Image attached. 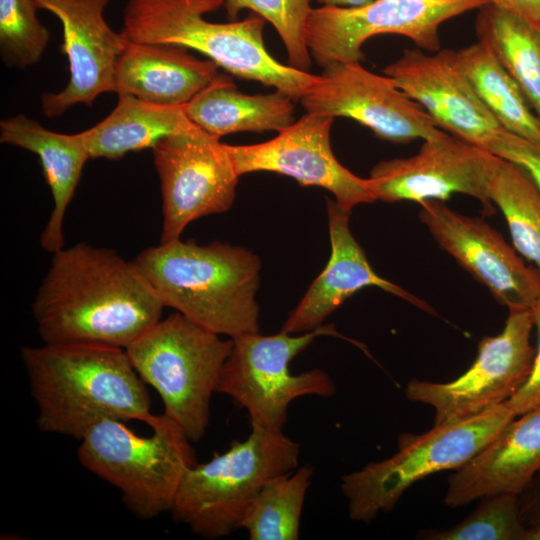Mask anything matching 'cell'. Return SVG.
Listing matches in <instances>:
<instances>
[{"label": "cell", "mask_w": 540, "mask_h": 540, "mask_svg": "<svg viewBox=\"0 0 540 540\" xmlns=\"http://www.w3.org/2000/svg\"><path fill=\"white\" fill-rule=\"evenodd\" d=\"M540 470V406L514 418L448 478L444 502L459 507L484 497L520 495Z\"/></svg>", "instance_id": "cell-20"}, {"label": "cell", "mask_w": 540, "mask_h": 540, "mask_svg": "<svg viewBox=\"0 0 540 540\" xmlns=\"http://www.w3.org/2000/svg\"><path fill=\"white\" fill-rule=\"evenodd\" d=\"M193 125L184 106H159L118 95L112 112L85 132L91 159L118 160L129 152L152 149L164 137Z\"/></svg>", "instance_id": "cell-24"}, {"label": "cell", "mask_w": 540, "mask_h": 540, "mask_svg": "<svg viewBox=\"0 0 540 540\" xmlns=\"http://www.w3.org/2000/svg\"><path fill=\"white\" fill-rule=\"evenodd\" d=\"M1 143L36 154L49 185L53 208L41 233V247L51 254L64 247L63 223L85 163L91 159L86 132L57 133L23 114L0 122Z\"/></svg>", "instance_id": "cell-22"}, {"label": "cell", "mask_w": 540, "mask_h": 540, "mask_svg": "<svg viewBox=\"0 0 540 540\" xmlns=\"http://www.w3.org/2000/svg\"><path fill=\"white\" fill-rule=\"evenodd\" d=\"M334 118L306 112L273 139L252 145H227L239 176L269 171L295 179L302 186H318L332 193L342 207L376 201L367 178L345 168L330 143Z\"/></svg>", "instance_id": "cell-15"}, {"label": "cell", "mask_w": 540, "mask_h": 540, "mask_svg": "<svg viewBox=\"0 0 540 540\" xmlns=\"http://www.w3.org/2000/svg\"><path fill=\"white\" fill-rule=\"evenodd\" d=\"M374 0H318L323 6L358 7L366 5Z\"/></svg>", "instance_id": "cell-36"}, {"label": "cell", "mask_w": 540, "mask_h": 540, "mask_svg": "<svg viewBox=\"0 0 540 540\" xmlns=\"http://www.w3.org/2000/svg\"><path fill=\"white\" fill-rule=\"evenodd\" d=\"M351 210L327 199L331 254L327 266L312 282L281 330L300 334L315 330L348 298L365 287H377L417 308L434 313L432 307L402 287L379 276L349 227Z\"/></svg>", "instance_id": "cell-19"}, {"label": "cell", "mask_w": 540, "mask_h": 540, "mask_svg": "<svg viewBox=\"0 0 540 540\" xmlns=\"http://www.w3.org/2000/svg\"><path fill=\"white\" fill-rule=\"evenodd\" d=\"M514 418L504 402L468 419L433 425L422 434L402 433L395 454L342 476L340 487L349 517L370 523L380 513L391 511L414 483L462 467Z\"/></svg>", "instance_id": "cell-7"}, {"label": "cell", "mask_w": 540, "mask_h": 540, "mask_svg": "<svg viewBox=\"0 0 540 540\" xmlns=\"http://www.w3.org/2000/svg\"><path fill=\"white\" fill-rule=\"evenodd\" d=\"M38 10L33 0H0V49L8 65L26 68L42 57L50 34Z\"/></svg>", "instance_id": "cell-30"}, {"label": "cell", "mask_w": 540, "mask_h": 540, "mask_svg": "<svg viewBox=\"0 0 540 540\" xmlns=\"http://www.w3.org/2000/svg\"><path fill=\"white\" fill-rule=\"evenodd\" d=\"M162 194L161 242L180 239L194 220L228 211L239 174L227 144L196 124L152 147Z\"/></svg>", "instance_id": "cell-12"}, {"label": "cell", "mask_w": 540, "mask_h": 540, "mask_svg": "<svg viewBox=\"0 0 540 540\" xmlns=\"http://www.w3.org/2000/svg\"><path fill=\"white\" fill-rule=\"evenodd\" d=\"M227 16L234 21L242 9H250L278 32L292 67L307 71L311 55L305 42L310 0H224Z\"/></svg>", "instance_id": "cell-31"}, {"label": "cell", "mask_w": 540, "mask_h": 540, "mask_svg": "<svg viewBox=\"0 0 540 540\" xmlns=\"http://www.w3.org/2000/svg\"><path fill=\"white\" fill-rule=\"evenodd\" d=\"M520 513L519 495L501 493L482 498L478 507L457 525L444 530H423L429 540H524L526 527Z\"/></svg>", "instance_id": "cell-29"}, {"label": "cell", "mask_w": 540, "mask_h": 540, "mask_svg": "<svg viewBox=\"0 0 540 540\" xmlns=\"http://www.w3.org/2000/svg\"><path fill=\"white\" fill-rule=\"evenodd\" d=\"M38 9L54 14L63 30L61 51L69 62V80L57 93L42 95V110L49 118L77 104L92 106L103 93H114L117 60L127 40L106 22L109 0H33Z\"/></svg>", "instance_id": "cell-17"}, {"label": "cell", "mask_w": 540, "mask_h": 540, "mask_svg": "<svg viewBox=\"0 0 540 540\" xmlns=\"http://www.w3.org/2000/svg\"><path fill=\"white\" fill-rule=\"evenodd\" d=\"M224 0H128L121 34L133 43L163 44L195 50L230 74L260 82L299 100L317 75L275 59L263 40L265 20L215 23L204 15Z\"/></svg>", "instance_id": "cell-4"}, {"label": "cell", "mask_w": 540, "mask_h": 540, "mask_svg": "<svg viewBox=\"0 0 540 540\" xmlns=\"http://www.w3.org/2000/svg\"><path fill=\"white\" fill-rule=\"evenodd\" d=\"M458 66L501 127L540 143V120L518 85L479 41L455 51Z\"/></svg>", "instance_id": "cell-26"}, {"label": "cell", "mask_w": 540, "mask_h": 540, "mask_svg": "<svg viewBox=\"0 0 540 540\" xmlns=\"http://www.w3.org/2000/svg\"><path fill=\"white\" fill-rule=\"evenodd\" d=\"M419 218L441 249L507 308L531 305L540 297V270L483 219L461 214L444 201L420 204Z\"/></svg>", "instance_id": "cell-16"}, {"label": "cell", "mask_w": 540, "mask_h": 540, "mask_svg": "<svg viewBox=\"0 0 540 540\" xmlns=\"http://www.w3.org/2000/svg\"><path fill=\"white\" fill-rule=\"evenodd\" d=\"M423 141L415 155L372 168L367 182L375 200L421 204L458 193L475 198L486 214H493L490 188L501 158L443 130Z\"/></svg>", "instance_id": "cell-13"}, {"label": "cell", "mask_w": 540, "mask_h": 540, "mask_svg": "<svg viewBox=\"0 0 540 540\" xmlns=\"http://www.w3.org/2000/svg\"><path fill=\"white\" fill-rule=\"evenodd\" d=\"M533 326L531 307L508 308L503 330L479 341L477 356L462 375L446 383L412 379L406 398L433 407L434 425L468 419L506 402L531 373Z\"/></svg>", "instance_id": "cell-11"}, {"label": "cell", "mask_w": 540, "mask_h": 540, "mask_svg": "<svg viewBox=\"0 0 540 540\" xmlns=\"http://www.w3.org/2000/svg\"><path fill=\"white\" fill-rule=\"evenodd\" d=\"M383 73L450 134L485 148L503 130L458 66L454 50L406 49Z\"/></svg>", "instance_id": "cell-18"}, {"label": "cell", "mask_w": 540, "mask_h": 540, "mask_svg": "<svg viewBox=\"0 0 540 540\" xmlns=\"http://www.w3.org/2000/svg\"><path fill=\"white\" fill-rule=\"evenodd\" d=\"M498 157L522 166L540 190V143L501 130L485 146Z\"/></svg>", "instance_id": "cell-32"}, {"label": "cell", "mask_w": 540, "mask_h": 540, "mask_svg": "<svg viewBox=\"0 0 540 540\" xmlns=\"http://www.w3.org/2000/svg\"><path fill=\"white\" fill-rule=\"evenodd\" d=\"M218 65L174 45L127 41L114 74V93L166 106L187 105L220 75Z\"/></svg>", "instance_id": "cell-21"}, {"label": "cell", "mask_w": 540, "mask_h": 540, "mask_svg": "<svg viewBox=\"0 0 540 540\" xmlns=\"http://www.w3.org/2000/svg\"><path fill=\"white\" fill-rule=\"evenodd\" d=\"M299 101L306 112L353 119L394 143L425 140L441 130L391 77L375 74L361 62L324 67Z\"/></svg>", "instance_id": "cell-14"}, {"label": "cell", "mask_w": 540, "mask_h": 540, "mask_svg": "<svg viewBox=\"0 0 540 540\" xmlns=\"http://www.w3.org/2000/svg\"><path fill=\"white\" fill-rule=\"evenodd\" d=\"M488 0H374L358 7L311 8L305 42L322 68L332 63L361 62L362 45L379 34H397L418 48L441 49L439 29L445 21L479 9Z\"/></svg>", "instance_id": "cell-10"}, {"label": "cell", "mask_w": 540, "mask_h": 540, "mask_svg": "<svg viewBox=\"0 0 540 540\" xmlns=\"http://www.w3.org/2000/svg\"><path fill=\"white\" fill-rule=\"evenodd\" d=\"M231 347L232 338L222 339L175 312L125 350L144 383L159 394L163 413L197 442L207 431L211 397Z\"/></svg>", "instance_id": "cell-8"}, {"label": "cell", "mask_w": 540, "mask_h": 540, "mask_svg": "<svg viewBox=\"0 0 540 540\" xmlns=\"http://www.w3.org/2000/svg\"><path fill=\"white\" fill-rule=\"evenodd\" d=\"M251 429L245 440L197 462L183 477L170 512L195 535L215 540L240 529L262 487L298 467L297 442L282 430Z\"/></svg>", "instance_id": "cell-6"}, {"label": "cell", "mask_w": 540, "mask_h": 540, "mask_svg": "<svg viewBox=\"0 0 540 540\" xmlns=\"http://www.w3.org/2000/svg\"><path fill=\"white\" fill-rule=\"evenodd\" d=\"M524 540H540V523L526 528Z\"/></svg>", "instance_id": "cell-37"}, {"label": "cell", "mask_w": 540, "mask_h": 540, "mask_svg": "<svg viewBox=\"0 0 540 540\" xmlns=\"http://www.w3.org/2000/svg\"><path fill=\"white\" fill-rule=\"evenodd\" d=\"M340 336L333 324L300 334L281 330L273 335L259 332L232 338L231 351L220 373L216 392L245 409L251 427L280 431L290 403L302 396L331 397L336 386L321 369L290 372V362L317 337Z\"/></svg>", "instance_id": "cell-9"}, {"label": "cell", "mask_w": 540, "mask_h": 540, "mask_svg": "<svg viewBox=\"0 0 540 540\" xmlns=\"http://www.w3.org/2000/svg\"><path fill=\"white\" fill-rule=\"evenodd\" d=\"M313 469L305 465L269 480L247 511L241 528L250 540H296Z\"/></svg>", "instance_id": "cell-27"}, {"label": "cell", "mask_w": 540, "mask_h": 540, "mask_svg": "<svg viewBox=\"0 0 540 540\" xmlns=\"http://www.w3.org/2000/svg\"><path fill=\"white\" fill-rule=\"evenodd\" d=\"M163 308L134 261L77 243L53 253L32 314L43 343L126 349Z\"/></svg>", "instance_id": "cell-1"}, {"label": "cell", "mask_w": 540, "mask_h": 540, "mask_svg": "<svg viewBox=\"0 0 540 540\" xmlns=\"http://www.w3.org/2000/svg\"><path fill=\"white\" fill-rule=\"evenodd\" d=\"M520 513L523 522L531 525L540 523V487L531 496L520 502Z\"/></svg>", "instance_id": "cell-35"}, {"label": "cell", "mask_w": 540, "mask_h": 540, "mask_svg": "<svg viewBox=\"0 0 540 540\" xmlns=\"http://www.w3.org/2000/svg\"><path fill=\"white\" fill-rule=\"evenodd\" d=\"M134 262L164 307L230 338L259 332L261 261L250 250L176 239L146 248Z\"/></svg>", "instance_id": "cell-3"}, {"label": "cell", "mask_w": 540, "mask_h": 540, "mask_svg": "<svg viewBox=\"0 0 540 540\" xmlns=\"http://www.w3.org/2000/svg\"><path fill=\"white\" fill-rule=\"evenodd\" d=\"M294 101L276 90L248 95L229 77L220 75L184 106L187 117L207 133L221 138L239 132H280L294 121Z\"/></svg>", "instance_id": "cell-23"}, {"label": "cell", "mask_w": 540, "mask_h": 540, "mask_svg": "<svg viewBox=\"0 0 540 540\" xmlns=\"http://www.w3.org/2000/svg\"><path fill=\"white\" fill-rule=\"evenodd\" d=\"M531 311L538 332V348L532 370L522 387L506 401L516 417L540 406V297L531 305Z\"/></svg>", "instance_id": "cell-33"}, {"label": "cell", "mask_w": 540, "mask_h": 540, "mask_svg": "<svg viewBox=\"0 0 540 540\" xmlns=\"http://www.w3.org/2000/svg\"><path fill=\"white\" fill-rule=\"evenodd\" d=\"M489 3L540 25V0H488Z\"/></svg>", "instance_id": "cell-34"}, {"label": "cell", "mask_w": 540, "mask_h": 540, "mask_svg": "<svg viewBox=\"0 0 540 540\" xmlns=\"http://www.w3.org/2000/svg\"><path fill=\"white\" fill-rule=\"evenodd\" d=\"M502 212L514 248L540 270V190L520 165L502 159L490 188Z\"/></svg>", "instance_id": "cell-28"}, {"label": "cell", "mask_w": 540, "mask_h": 540, "mask_svg": "<svg viewBox=\"0 0 540 540\" xmlns=\"http://www.w3.org/2000/svg\"><path fill=\"white\" fill-rule=\"evenodd\" d=\"M20 357L42 432L80 440L105 419L148 425L155 416L125 349L44 343L23 346Z\"/></svg>", "instance_id": "cell-2"}, {"label": "cell", "mask_w": 540, "mask_h": 540, "mask_svg": "<svg viewBox=\"0 0 540 540\" xmlns=\"http://www.w3.org/2000/svg\"><path fill=\"white\" fill-rule=\"evenodd\" d=\"M540 29V25L537 26Z\"/></svg>", "instance_id": "cell-38"}, {"label": "cell", "mask_w": 540, "mask_h": 540, "mask_svg": "<svg viewBox=\"0 0 540 540\" xmlns=\"http://www.w3.org/2000/svg\"><path fill=\"white\" fill-rule=\"evenodd\" d=\"M475 30L478 41L512 77L540 120V29L487 3L479 8Z\"/></svg>", "instance_id": "cell-25"}, {"label": "cell", "mask_w": 540, "mask_h": 540, "mask_svg": "<svg viewBox=\"0 0 540 540\" xmlns=\"http://www.w3.org/2000/svg\"><path fill=\"white\" fill-rule=\"evenodd\" d=\"M148 426L150 436H139L125 422L102 420L80 439V464L121 494L134 516L151 520L171 510L186 472L197 463L184 430L164 413Z\"/></svg>", "instance_id": "cell-5"}]
</instances>
